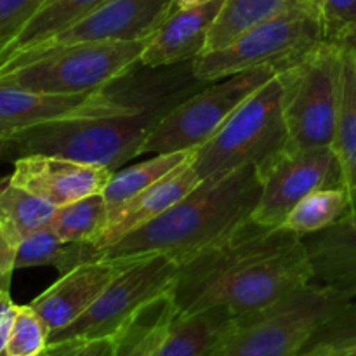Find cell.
Here are the masks:
<instances>
[{"instance_id":"cell-1","label":"cell","mask_w":356,"mask_h":356,"mask_svg":"<svg viewBox=\"0 0 356 356\" xmlns=\"http://www.w3.org/2000/svg\"><path fill=\"white\" fill-rule=\"evenodd\" d=\"M309 282L312 264L301 236L247 219L221 242L179 264L170 294L176 316L212 308L240 316Z\"/></svg>"},{"instance_id":"cell-2","label":"cell","mask_w":356,"mask_h":356,"mask_svg":"<svg viewBox=\"0 0 356 356\" xmlns=\"http://www.w3.org/2000/svg\"><path fill=\"white\" fill-rule=\"evenodd\" d=\"M256 165L204 181L163 214L97 252V259L167 256L183 264L250 219L259 200Z\"/></svg>"},{"instance_id":"cell-3","label":"cell","mask_w":356,"mask_h":356,"mask_svg":"<svg viewBox=\"0 0 356 356\" xmlns=\"http://www.w3.org/2000/svg\"><path fill=\"white\" fill-rule=\"evenodd\" d=\"M350 301L346 292L309 282L266 308L233 316L209 356H294Z\"/></svg>"},{"instance_id":"cell-4","label":"cell","mask_w":356,"mask_h":356,"mask_svg":"<svg viewBox=\"0 0 356 356\" xmlns=\"http://www.w3.org/2000/svg\"><path fill=\"white\" fill-rule=\"evenodd\" d=\"M145 40L61 45L30 52L0 66V83L47 94L108 89L139 65Z\"/></svg>"},{"instance_id":"cell-5","label":"cell","mask_w":356,"mask_h":356,"mask_svg":"<svg viewBox=\"0 0 356 356\" xmlns=\"http://www.w3.org/2000/svg\"><path fill=\"white\" fill-rule=\"evenodd\" d=\"M165 108L146 104L143 110L117 117L80 118L40 125L14 139V152L49 155L87 165L117 170L141 155V146L153 125L167 113Z\"/></svg>"},{"instance_id":"cell-6","label":"cell","mask_w":356,"mask_h":356,"mask_svg":"<svg viewBox=\"0 0 356 356\" xmlns=\"http://www.w3.org/2000/svg\"><path fill=\"white\" fill-rule=\"evenodd\" d=\"M285 143L282 86L275 75L243 101L209 141L197 148L191 167L202 183L218 181L242 167H259L280 153Z\"/></svg>"},{"instance_id":"cell-7","label":"cell","mask_w":356,"mask_h":356,"mask_svg":"<svg viewBox=\"0 0 356 356\" xmlns=\"http://www.w3.org/2000/svg\"><path fill=\"white\" fill-rule=\"evenodd\" d=\"M287 152L330 148L341 83V45L318 42L308 54L277 73Z\"/></svg>"},{"instance_id":"cell-8","label":"cell","mask_w":356,"mask_h":356,"mask_svg":"<svg viewBox=\"0 0 356 356\" xmlns=\"http://www.w3.org/2000/svg\"><path fill=\"white\" fill-rule=\"evenodd\" d=\"M322 42L318 21L306 3L264 21L221 51L200 54L191 61V75L198 82H216L256 68L282 72L305 58Z\"/></svg>"},{"instance_id":"cell-9","label":"cell","mask_w":356,"mask_h":356,"mask_svg":"<svg viewBox=\"0 0 356 356\" xmlns=\"http://www.w3.org/2000/svg\"><path fill=\"white\" fill-rule=\"evenodd\" d=\"M275 75L277 72L270 68H256L216 80L211 87L176 104L160 117L143 143L141 155L200 148L243 101Z\"/></svg>"},{"instance_id":"cell-10","label":"cell","mask_w":356,"mask_h":356,"mask_svg":"<svg viewBox=\"0 0 356 356\" xmlns=\"http://www.w3.org/2000/svg\"><path fill=\"white\" fill-rule=\"evenodd\" d=\"M177 270L179 264L162 254L139 257L104 289L82 316L49 336V344L115 337L139 309L172 291Z\"/></svg>"},{"instance_id":"cell-11","label":"cell","mask_w":356,"mask_h":356,"mask_svg":"<svg viewBox=\"0 0 356 356\" xmlns=\"http://www.w3.org/2000/svg\"><path fill=\"white\" fill-rule=\"evenodd\" d=\"M256 169L261 193L250 219L268 228H280L289 212L313 191L341 188L339 167L330 148L282 149Z\"/></svg>"},{"instance_id":"cell-12","label":"cell","mask_w":356,"mask_h":356,"mask_svg":"<svg viewBox=\"0 0 356 356\" xmlns=\"http://www.w3.org/2000/svg\"><path fill=\"white\" fill-rule=\"evenodd\" d=\"M145 106L118 99L108 89L87 94H47L0 83V139L14 141L17 136L40 125L80 118L117 117L134 113Z\"/></svg>"},{"instance_id":"cell-13","label":"cell","mask_w":356,"mask_h":356,"mask_svg":"<svg viewBox=\"0 0 356 356\" xmlns=\"http://www.w3.org/2000/svg\"><path fill=\"white\" fill-rule=\"evenodd\" d=\"M170 10L172 0H104L83 19L31 52L61 45L145 40Z\"/></svg>"},{"instance_id":"cell-14","label":"cell","mask_w":356,"mask_h":356,"mask_svg":"<svg viewBox=\"0 0 356 356\" xmlns=\"http://www.w3.org/2000/svg\"><path fill=\"white\" fill-rule=\"evenodd\" d=\"M139 257H117L82 263L30 302L42 322L47 325L49 336L65 329L82 316L104 289Z\"/></svg>"},{"instance_id":"cell-15","label":"cell","mask_w":356,"mask_h":356,"mask_svg":"<svg viewBox=\"0 0 356 356\" xmlns=\"http://www.w3.org/2000/svg\"><path fill=\"white\" fill-rule=\"evenodd\" d=\"M113 170L49 155L14 159L9 181L54 207H63L89 195L103 193Z\"/></svg>"},{"instance_id":"cell-16","label":"cell","mask_w":356,"mask_h":356,"mask_svg":"<svg viewBox=\"0 0 356 356\" xmlns=\"http://www.w3.org/2000/svg\"><path fill=\"white\" fill-rule=\"evenodd\" d=\"M191 160L181 163L172 172L163 176L162 179L156 181L146 190L139 191L127 200L110 207L106 228L96 240V243H92V247L96 249V256L99 250L115 245L118 240L127 236L129 233L159 218L160 214H163L167 209L176 205L179 200H183L188 193H191L202 183L200 177L191 167Z\"/></svg>"},{"instance_id":"cell-17","label":"cell","mask_w":356,"mask_h":356,"mask_svg":"<svg viewBox=\"0 0 356 356\" xmlns=\"http://www.w3.org/2000/svg\"><path fill=\"white\" fill-rule=\"evenodd\" d=\"M222 0L190 9H172L160 26L146 37L139 66L160 68L193 61L204 52L211 24Z\"/></svg>"},{"instance_id":"cell-18","label":"cell","mask_w":356,"mask_h":356,"mask_svg":"<svg viewBox=\"0 0 356 356\" xmlns=\"http://www.w3.org/2000/svg\"><path fill=\"white\" fill-rule=\"evenodd\" d=\"M312 264V282L356 299V214L302 238Z\"/></svg>"},{"instance_id":"cell-19","label":"cell","mask_w":356,"mask_h":356,"mask_svg":"<svg viewBox=\"0 0 356 356\" xmlns=\"http://www.w3.org/2000/svg\"><path fill=\"white\" fill-rule=\"evenodd\" d=\"M334 156L339 167L341 188L346 191L348 212L356 214V51L341 44V83L336 129L332 139Z\"/></svg>"},{"instance_id":"cell-20","label":"cell","mask_w":356,"mask_h":356,"mask_svg":"<svg viewBox=\"0 0 356 356\" xmlns=\"http://www.w3.org/2000/svg\"><path fill=\"white\" fill-rule=\"evenodd\" d=\"M104 0H44L17 33L0 49V66L37 51L61 31L79 23Z\"/></svg>"},{"instance_id":"cell-21","label":"cell","mask_w":356,"mask_h":356,"mask_svg":"<svg viewBox=\"0 0 356 356\" xmlns=\"http://www.w3.org/2000/svg\"><path fill=\"white\" fill-rule=\"evenodd\" d=\"M298 0H222L207 33L204 52L221 51L264 21L299 6ZM308 6V3H306Z\"/></svg>"},{"instance_id":"cell-22","label":"cell","mask_w":356,"mask_h":356,"mask_svg":"<svg viewBox=\"0 0 356 356\" xmlns=\"http://www.w3.org/2000/svg\"><path fill=\"white\" fill-rule=\"evenodd\" d=\"M232 318L222 308L174 316L155 356H209Z\"/></svg>"},{"instance_id":"cell-23","label":"cell","mask_w":356,"mask_h":356,"mask_svg":"<svg viewBox=\"0 0 356 356\" xmlns=\"http://www.w3.org/2000/svg\"><path fill=\"white\" fill-rule=\"evenodd\" d=\"M174 316L170 292L148 302L115 336L113 356H155Z\"/></svg>"},{"instance_id":"cell-24","label":"cell","mask_w":356,"mask_h":356,"mask_svg":"<svg viewBox=\"0 0 356 356\" xmlns=\"http://www.w3.org/2000/svg\"><path fill=\"white\" fill-rule=\"evenodd\" d=\"M89 261H96V249L90 243L63 242L49 225L24 236L16 250V270L52 266L59 275H66Z\"/></svg>"},{"instance_id":"cell-25","label":"cell","mask_w":356,"mask_h":356,"mask_svg":"<svg viewBox=\"0 0 356 356\" xmlns=\"http://www.w3.org/2000/svg\"><path fill=\"white\" fill-rule=\"evenodd\" d=\"M58 207L0 177V225L19 245L21 240L51 221Z\"/></svg>"},{"instance_id":"cell-26","label":"cell","mask_w":356,"mask_h":356,"mask_svg":"<svg viewBox=\"0 0 356 356\" xmlns=\"http://www.w3.org/2000/svg\"><path fill=\"white\" fill-rule=\"evenodd\" d=\"M197 149H186V152H172V153H156L153 159L138 165L125 167L122 170H115L111 174L110 181L103 190V198L108 207L120 204L127 200L132 195L146 190L148 186L155 184L169 172H172L181 163L193 159Z\"/></svg>"},{"instance_id":"cell-27","label":"cell","mask_w":356,"mask_h":356,"mask_svg":"<svg viewBox=\"0 0 356 356\" xmlns=\"http://www.w3.org/2000/svg\"><path fill=\"white\" fill-rule=\"evenodd\" d=\"M110 207L103 195H89L86 198L58 207L47 222L63 242L96 243L108 225Z\"/></svg>"},{"instance_id":"cell-28","label":"cell","mask_w":356,"mask_h":356,"mask_svg":"<svg viewBox=\"0 0 356 356\" xmlns=\"http://www.w3.org/2000/svg\"><path fill=\"white\" fill-rule=\"evenodd\" d=\"M348 212V197L343 188H323L302 198L285 218L280 228L298 236L315 235L339 221Z\"/></svg>"},{"instance_id":"cell-29","label":"cell","mask_w":356,"mask_h":356,"mask_svg":"<svg viewBox=\"0 0 356 356\" xmlns=\"http://www.w3.org/2000/svg\"><path fill=\"white\" fill-rule=\"evenodd\" d=\"M356 350V299L309 336L294 356H341Z\"/></svg>"},{"instance_id":"cell-30","label":"cell","mask_w":356,"mask_h":356,"mask_svg":"<svg viewBox=\"0 0 356 356\" xmlns=\"http://www.w3.org/2000/svg\"><path fill=\"white\" fill-rule=\"evenodd\" d=\"M49 344V329L30 305L17 306L6 356H38Z\"/></svg>"},{"instance_id":"cell-31","label":"cell","mask_w":356,"mask_h":356,"mask_svg":"<svg viewBox=\"0 0 356 356\" xmlns=\"http://www.w3.org/2000/svg\"><path fill=\"white\" fill-rule=\"evenodd\" d=\"M322 40L346 44L356 33V0H309Z\"/></svg>"},{"instance_id":"cell-32","label":"cell","mask_w":356,"mask_h":356,"mask_svg":"<svg viewBox=\"0 0 356 356\" xmlns=\"http://www.w3.org/2000/svg\"><path fill=\"white\" fill-rule=\"evenodd\" d=\"M44 0H0V49L17 33Z\"/></svg>"},{"instance_id":"cell-33","label":"cell","mask_w":356,"mask_h":356,"mask_svg":"<svg viewBox=\"0 0 356 356\" xmlns=\"http://www.w3.org/2000/svg\"><path fill=\"white\" fill-rule=\"evenodd\" d=\"M49 356H113L115 337H99L86 341H63L45 348Z\"/></svg>"},{"instance_id":"cell-34","label":"cell","mask_w":356,"mask_h":356,"mask_svg":"<svg viewBox=\"0 0 356 356\" xmlns=\"http://www.w3.org/2000/svg\"><path fill=\"white\" fill-rule=\"evenodd\" d=\"M17 243L0 225V291H9L10 278L16 271Z\"/></svg>"},{"instance_id":"cell-35","label":"cell","mask_w":356,"mask_h":356,"mask_svg":"<svg viewBox=\"0 0 356 356\" xmlns=\"http://www.w3.org/2000/svg\"><path fill=\"white\" fill-rule=\"evenodd\" d=\"M17 305H14L9 291H0V356H6L7 339L16 316Z\"/></svg>"},{"instance_id":"cell-36","label":"cell","mask_w":356,"mask_h":356,"mask_svg":"<svg viewBox=\"0 0 356 356\" xmlns=\"http://www.w3.org/2000/svg\"><path fill=\"white\" fill-rule=\"evenodd\" d=\"M209 2H218V0H172V9H190Z\"/></svg>"},{"instance_id":"cell-37","label":"cell","mask_w":356,"mask_h":356,"mask_svg":"<svg viewBox=\"0 0 356 356\" xmlns=\"http://www.w3.org/2000/svg\"><path fill=\"white\" fill-rule=\"evenodd\" d=\"M7 159H16L14 141H2V139H0V162Z\"/></svg>"},{"instance_id":"cell-38","label":"cell","mask_w":356,"mask_h":356,"mask_svg":"<svg viewBox=\"0 0 356 356\" xmlns=\"http://www.w3.org/2000/svg\"><path fill=\"white\" fill-rule=\"evenodd\" d=\"M346 44H348V45H351V47H353V49H355V51H356V33L353 35V37H351V38H350V40H348V42H346Z\"/></svg>"},{"instance_id":"cell-39","label":"cell","mask_w":356,"mask_h":356,"mask_svg":"<svg viewBox=\"0 0 356 356\" xmlns=\"http://www.w3.org/2000/svg\"><path fill=\"white\" fill-rule=\"evenodd\" d=\"M341 356H356V350L348 351V353H344V355H341Z\"/></svg>"},{"instance_id":"cell-40","label":"cell","mask_w":356,"mask_h":356,"mask_svg":"<svg viewBox=\"0 0 356 356\" xmlns=\"http://www.w3.org/2000/svg\"><path fill=\"white\" fill-rule=\"evenodd\" d=\"M298 2H305V3H308V6H309V0H298ZM309 7H312V6H309Z\"/></svg>"},{"instance_id":"cell-41","label":"cell","mask_w":356,"mask_h":356,"mask_svg":"<svg viewBox=\"0 0 356 356\" xmlns=\"http://www.w3.org/2000/svg\"><path fill=\"white\" fill-rule=\"evenodd\" d=\"M38 356H49V355H47V351H44V353H42V355H38Z\"/></svg>"}]
</instances>
